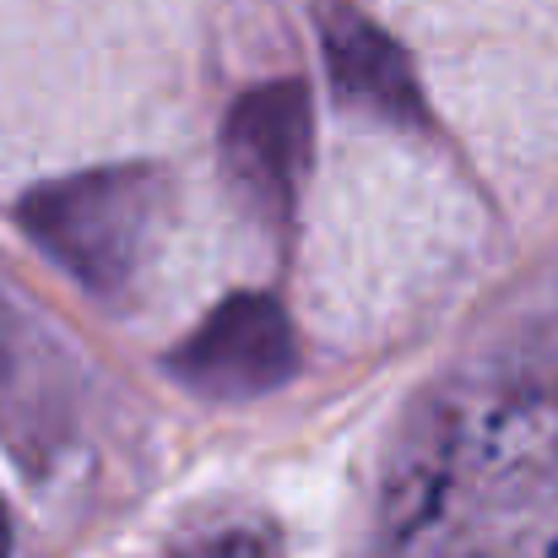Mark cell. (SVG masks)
<instances>
[{"label":"cell","instance_id":"3957f363","mask_svg":"<svg viewBox=\"0 0 558 558\" xmlns=\"http://www.w3.org/2000/svg\"><path fill=\"white\" fill-rule=\"evenodd\" d=\"M228 174L266 217L288 211L310 163V93L299 82H271L244 93L222 125Z\"/></svg>","mask_w":558,"mask_h":558},{"label":"cell","instance_id":"5b68a950","mask_svg":"<svg viewBox=\"0 0 558 558\" xmlns=\"http://www.w3.org/2000/svg\"><path fill=\"white\" fill-rule=\"evenodd\" d=\"M11 554V526H5V510H0V558Z\"/></svg>","mask_w":558,"mask_h":558},{"label":"cell","instance_id":"6da1fadb","mask_svg":"<svg viewBox=\"0 0 558 558\" xmlns=\"http://www.w3.org/2000/svg\"><path fill=\"white\" fill-rule=\"evenodd\" d=\"M158 201H163L158 180L142 174V169L82 174V180L38 190L22 206V228L76 282H87L93 293H109L131 277L142 239L153 233Z\"/></svg>","mask_w":558,"mask_h":558},{"label":"cell","instance_id":"7a4b0ae2","mask_svg":"<svg viewBox=\"0 0 558 558\" xmlns=\"http://www.w3.org/2000/svg\"><path fill=\"white\" fill-rule=\"evenodd\" d=\"M299 364L293 326L271 293H239L217 304L201 331L174 353V374L217 401H250L277 390Z\"/></svg>","mask_w":558,"mask_h":558},{"label":"cell","instance_id":"277c9868","mask_svg":"<svg viewBox=\"0 0 558 558\" xmlns=\"http://www.w3.org/2000/svg\"><path fill=\"white\" fill-rule=\"evenodd\" d=\"M320 38H326V65H331V82L342 87V98L364 104L385 120L423 125V93H417L401 49L379 27H369L359 11L331 5Z\"/></svg>","mask_w":558,"mask_h":558}]
</instances>
